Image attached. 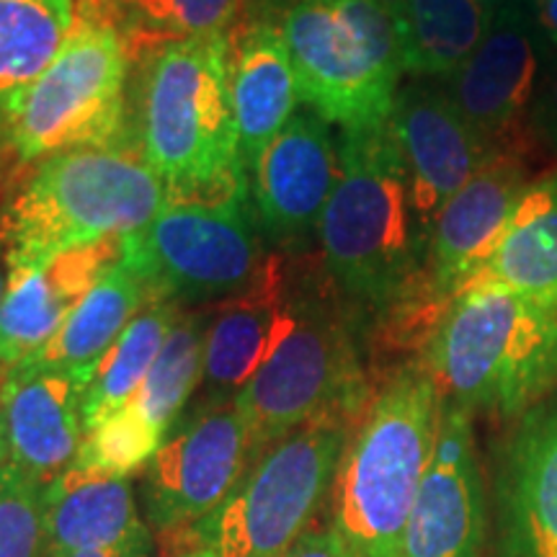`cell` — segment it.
<instances>
[{
    "mask_svg": "<svg viewBox=\"0 0 557 557\" xmlns=\"http://www.w3.org/2000/svg\"><path fill=\"white\" fill-rule=\"evenodd\" d=\"M485 485L470 410L444 400L431 457L395 557H480Z\"/></svg>",
    "mask_w": 557,
    "mask_h": 557,
    "instance_id": "15",
    "label": "cell"
},
{
    "mask_svg": "<svg viewBox=\"0 0 557 557\" xmlns=\"http://www.w3.org/2000/svg\"><path fill=\"white\" fill-rule=\"evenodd\" d=\"M496 11L478 0H406L398 24L403 73L444 83L468 62L491 29Z\"/></svg>",
    "mask_w": 557,
    "mask_h": 557,
    "instance_id": "26",
    "label": "cell"
},
{
    "mask_svg": "<svg viewBox=\"0 0 557 557\" xmlns=\"http://www.w3.org/2000/svg\"><path fill=\"white\" fill-rule=\"evenodd\" d=\"M148 299V287L120 261L67 312L50 344L18 367L60 369L90 382L103 354L116 344Z\"/></svg>",
    "mask_w": 557,
    "mask_h": 557,
    "instance_id": "23",
    "label": "cell"
},
{
    "mask_svg": "<svg viewBox=\"0 0 557 557\" xmlns=\"http://www.w3.org/2000/svg\"><path fill=\"white\" fill-rule=\"evenodd\" d=\"M444 398L421 361L367 403L333 480V529L354 557H395L434 457Z\"/></svg>",
    "mask_w": 557,
    "mask_h": 557,
    "instance_id": "5",
    "label": "cell"
},
{
    "mask_svg": "<svg viewBox=\"0 0 557 557\" xmlns=\"http://www.w3.org/2000/svg\"><path fill=\"white\" fill-rule=\"evenodd\" d=\"M109 3H120V0H109Z\"/></svg>",
    "mask_w": 557,
    "mask_h": 557,
    "instance_id": "42",
    "label": "cell"
},
{
    "mask_svg": "<svg viewBox=\"0 0 557 557\" xmlns=\"http://www.w3.org/2000/svg\"><path fill=\"white\" fill-rule=\"evenodd\" d=\"M184 310L186 308L171 302V299L150 297L148 305L137 312L135 320L116 338V344L103 354L94 377L88 382L86 395H83V429H86V434L135 398Z\"/></svg>",
    "mask_w": 557,
    "mask_h": 557,
    "instance_id": "27",
    "label": "cell"
},
{
    "mask_svg": "<svg viewBox=\"0 0 557 557\" xmlns=\"http://www.w3.org/2000/svg\"><path fill=\"white\" fill-rule=\"evenodd\" d=\"M269 256L248 181L218 194L171 197L148 225L122 238L124 267L150 297L181 308L238 295Z\"/></svg>",
    "mask_w": 557,
    "mask_h": 557,
    "instance_id": "9",
    "label": "cell"
},
{
    "mask_svg": "<svg viewBox=\"0 0 557 557\" xmlns=\"http://www.w3.org/2000/svg\"><path fill=\"white\" fill-rule=\"evenodd\" d=\"M297 256L271 250L261 274L246 289L209 305L205 374L194 406L233 403L267 361L287 325Z\"/></svg>",
    "mask_w": 557,
    "mask_h": 557,
    "instance_id": "17",
    "label": "cell"
},
{
    "mask_svg": "<svg viewBox=\"0 0 557 557\" xmlns=\"http://www.w3.org/2000/svg\"><path fill=\"white\" fill-rule=\"evenodd\" d=\"M338 158L336 189L320 220V259L359 315L382 320L421 278L429 230L418 220L389 122L341 132Z\"/></svg>",
    "mask_w": 557,
    "mask_h": 557,
    "instance_id": "1",
    "label": "cell"
},
{
    "mask_svg": "<svg viewBox=\"0 0 557 557\" xmlns=\"http://www.w3.org/2000/svg\"><path fill=\"white\" fill-rule=\"evenodd\" d=\"M129 67L114 3L78 0L73 32L26 96L9 150L37 165L67 150L129 145Z\"/></svg>",
    "mask_w": 557,
    "mask_h": 557,
    "instance_id": "7",
    "label": "cell"
},
{
    "mask_svg": "<svg viewBox=\"0 0 557 557\" xmlns=\"http://www.w3.org/2000/svg\"><path fill=\"white\" fill-rule=\"evenodd\" d=\"M45 483L9 462L0 472V557H41Z\"/></svg>",
    "mask_w": 557,
    "mask_h": 557,
    "instance_id": "31",
    "label": "cell"
},
{
    "mask_svg": "<svg viewBox=\"0 0 557 557\" xmlns=\"http://www.w3.org/2000/svg\"><path fill=\"white\" fill-rule=\"evenodd\" d=\"M444 400L511 421L557 389V302L500 287L451 299L421 348Z\"/></svg>",
    "mask_w": 557,
    "mask_h": 557,
    "instance_id": "4",
    "label": "cell"
},
{
    "mask_svg": "<svg viewBox=\"0 0 557 557\" xmlns=\"http://www.w3.org/2000/svg\"><path fill=\"white\" fill-rule=\"evenodd\" d=\"M152 547H156V542H150V545H135V547L90 549V553H81L73 557H152Z\"/></svg>",
    "mask_w": 557,
    "mask_h": 557,
    "instance_id": "36",
    "label": "cell"
},
{
    "mask_svg": "<svg viewBox=\"0 0 557 557\" xmlns=\"http://www.w3.org/2000/svg\"><path fill=\"white\" fill-rule=\"evenodd\" d=\"M284 41L299 99L344 129L389 122L403 81L395 16L377 0H297L284 13Z\"/></svg>",
    "mask_w": 557,
    "mask_h": 557,
    "instance_id": "8",
    "label": "cell"
},
{
    "mask_svg": "<svg viewBox=\"0 0 557 557\" xmlns=\"http://www.w3.org/2000/svg\"><path fill=\"white\" fill-rule=\"evenodd\" d=\"M160 444L163 436L135 408L124 406L83 436L73 465L129 478L132 472L148 468Z\"/></svg>",
    "mask_w": 557,
    "mask_h": 557,
    "instance_id": "30",
    "label": "cell"
},
{
    "mask_svg": "<svg viewBox=\"0 0 557 557\" xmlns=\"http://www.w3.org/2000/svg\"><path fill=\"white\" fill-rule=\"evenodd\" d=\"M129 137L171 197L246 184L230 90V32L160 47L143 58Z\"/></svg>",
    "mask_w": 557,
    "mask_h": 557,
    "instance_id": "2",
    "label": "cell"
},
{
    "mask_svg": "<svg viewBox=\"0 0 557 557\" xmlns=\"http://www.w3.org/2000/svg\"><path fill=\"white\" fill-rule=\"evenodd\" d=\"M478 3H483V5H485V9H491V11H498V9H500V5H504V3H506V0H478Z\"/></svg>",
    "mask_w": 557,
    "mask_h": 557,
    "instance_id": "41",
    "label": "cell"
},
{
    "mask_svg": "<svg viewBox=\"0 0 557 557\" xmlns=\"http://www.w3.org/2000/svg\"><path fill=\"white\" fill-rule=\"evenodd\" d=\"M547 47L532 11L506 0L491 29L451 78L442 83L468 122L500 152L527 158L529 111L545 67Z\"/></svg>",
    "mask_w": 557,
    "mask_h": 557,
    "instance_id": "12",
    "label": "cell"
},
{
    "mask_svg": "<svg viewBox=\"0 0 557 557\" xmlns=\"http://www.w3.org/2000/svg\"><path fill=\"white\" fill-rule=\"evenodd\" d=\"M529 139L557 158V50H547L545 67L529 111Z\"/></svg>",
    "mask_w": 557,
    "mask_h": 557,
    "instance_id": "32",
    "label": "cell"
},
{
    "mask_svg": "<svg viewBox=\"0 0 557 557\" xmlns=\"http://www.w3.org/2000/svg\"><path fill=\"white\" fill-rule=\"evenodd\" d=\"M129 478L70 465L41 493V557L150 545Z\"/></svg>",
    "mask_w": 557,
    "mask_h": 557,
    "instance_id": "21",
    "label": "cell"
},
{
    "mask_svg": "<svg viewBox=\"0 0 557 557\" xmlns=\"http://www.w3.org/2000/svg\"><path fill=\"white\" fill-rule=\"evenodd\" d=\"M246 0H120L116 24L127 39L132 60L160 47L207 34H227L243 21Z\"/></svg>",
    "mask_w": 557,
    "mask_h": 557,
    "instance_id": "29",
    "label": "cell"
},
{
    "mask_svg": "<svg viewBox=\"0 0 557 557\" xmlns=\"http://www.w3.org/2000/svg\"><path fill=\"white\" fill-rule=\"evenodd\" d=\"M9 465V442H5V426H3V413H0V472Z\"/></svg>",
    "mask_w": 557,
    "mask_h": 557,
    "instance_id": "37",
    "label": "cell"
},
{
    "mask_svg": "<svg viewBox=\"0 0 557 557\" xmlns=\"http://www.w3.org/2000/svg\"><path fill=\"white\" fill-rule=\"evenodd\" d=\"M171 189L132 145L45 158L0 209L3 267H50L75 248L148 225Z\"/></svg>",
    "mask_w": 557,
    "mask_h": 557,
    "instance_id": "6",
    "label": "cell"
},
{
    "mask_svg": "<svg viewBox=\"0 0 557 557\" xmlns=\"http://www.w3.org/2000/svg\"><path fill=\"white\" fill-rule=\"evenodd\" d=\"M230 90L246 171L269 143L295 120L299 86L282 26L267 18H243L230 32Z\"/></svg>",
    "mask_w": 557,
    "mask_h": 557,
    "instance_id": "22",
    "label": "cell"
},
{
    "mask_svg": "<svg viewBox=\"0 0 557 557\" xmlns=\"http://www.w3.org/2000/svg\"><path fill=\"white\" fill-rule=\"evenodd\" d=\"M504 557H557V393L519 418L498 478Z\"/></svg>",
    "mask_w": 557,
    "mask_h": 557,
    "instance_id": "20",
    "label": "cell"
},
{
    "mask_svg": "<svg viewBox=\"0 0 557 557\" xmlns=\"http://www.w3.org/2000/svg\"><path fill=\"white\" fill-rule=\"evenodd\" d=\"M338 169V139L331 124L310 109L297 111L248 171L250 201L271 250L308 253L336 189Z\"/></svg>",
    "mask_w": 557,
    "mask_h": 557,
    "instance_id": "14",
    "label": "cell"
},
{
    "mask_svg": "<svg viewBox=\"0 0 557 557\" xmlns=\"http://www.w3.org/2000/svg\"><path fill=\"white\" fill-rule=\"evenodd\" d=\"M173 557H220V555L214 553V549H209V547L194 545L191 549H184V553H178V555H173Z\"/></svg>",
    "mask_w": 557,
    "mask_h": 557,
    "instance_id": "38",
    "label": "cell"
},
{
    "mask_svg": "<svg viewBox=\"0 0 557 557\" xmlns=\"http://www.w3.org/2000/svg\"><path fill=\"white\" fill-rule=\"evenodd\" d=\"M284 557H354L333 527L308 529Z\"/></svg>",
    "mask_w": 557,
    "mask_h": 557,
    "instance_id": "33",
    "label": "cell"
},
{
    "mask_svg": "<svg viewBox=\"0 0 557 557\" xmlns=\"http://www.w3.org/2000/svg\"><path fill=\"white\" fill-rule=\"evenodd\" d=\"M377 3L385 5V9H387L389 13H393V16H398L403 5H406V0H377Z\"/></svg>",
    "mask_w": 557,
    "mask_h": 557,
    "instance_id": "39",
    "label": "cell"
},
{
    "mask_svg": "<svg viewBox=\"0 0 557 557\" xmlns=\"http://www.w3.org/2000/svg\"><path fill=\"white\" fill-rule=\"evenodd\" d=\"M357 318L323 259L312 250L299 253L287 325L233 400L248 429L250 462L320 416L361 413L367 387L354 338Z\"/></svg>",
    "mask_w": 557,
    "mask_h": 557,
    "instance_id": "3",
    "label": "cell"
},
{
    "mask_svg": "<svg viewBox=\"0 0 557 557\" xmlns=\"http://www.w3.org/2000/svg\"><path fill=\"white\" fill-rule=\"evenodd\" d=\"M248 468V429L233 403L186 408L145 468L143 517L158 532L194 529L225 504Z\"/></svg>",
    "mask_w": 557,
    "mask_h": 557,
    "instance_id": "11",
    "label": "cell"
},
{
    "mask_svg": "<svg viewBox=\"0 0 557 557\" xmlns=\"http://www.w3.org/2000/svg\"><path fill=\"white\" fill-rule=\"evenodd\" d=\"M297 0H246V13L243 18H267V21H282Z\"/></svg>",
    "mask_w": 557,
    "mask_h": 557,
    "instance_id": "35",
    "label": "cell"
},
{
    "mask_svg": "<svg viewBox=\"0 0 557 557\" xmlns=\"http://www.w3.org/2000/svg\"><path fill=\"white\" fill-rule=\"evenodd\" d=\"M207 325L209 305L207 308H186L181 312L143 387L127 403L163 438L186 413L194 393L201 387Z\"/></svg>",
    "mask_w": 557,
    "mask_h": 557,
    "instance_id": "28",
    "label": "cell"
},
{
    "mask_svg": "<svg viewBox=\"0 0 557 557\" xmlns=\"http://www.w3.org/2000/svg\"><path fill=\"white\" fill-rule=\"evenodd\" d=\"M470 287H500L557 302V169L529 181L504 238Z\"/></svg>",
    "mask_w": 557,
    "mask_h": 557,
    "instance_id": "24",
    "label": "cell"
},
{
    "mask_svg": "<svg viewBox=\"0 0 557 557\" xmlns=\"http://www.w3.org/2000/svg\"><path fill=\"white\" fill-rule=\"evenodd\" d=\"M532 16L547 50H557V0H532Z\"/></svg>",
    "mask_w": 557,
    "mask_h": 557,
    "instance_id": "34",
    "label": "cell"
},
{
    "mask_svg": "<svg viewBox=\"0 0 557 557\" xmlns=\"http://www.w3.org/2000/svg\"><path fill=\"white\" fill-rule=\"evenodd\" d=\"M88 380L60 369L13 367L0 374L9 462L39 483L73 465L83 436V395Z\"/></svg>",
    "mask_w": 557,
    "mask_h": 557,
    "instance_id": "19",
    "label": "cell"
},
{
    "mask_svg": "<svg viewBox=\"0 0 557 557\" xmlns=\"http://www.w3.org/2000/svg\"><path fill=\"white\" fill-rule=\"evenodd\" d=\"M3 287H5V267H3V250H0V302H3Z\"/></svg>",
    "mask_w": 557,
    "mask_h": 557,
    "instance_id": "40",
    "label": "cell"
},
{
    "mask_svg": "<svg viewBox=\"0 0 557 557\" xmlns=\"http://www.w3.org/2000/svg\"><path fill=\"white\" fill-rule=\"evenodd\" d=\"M78 0H0V148L34 83L65 45Z\"/></svg>",
    "mask_w": 557,
    "mask_h": 557,
    "instance_id": "25",
    "label": "cell"
},
{
    "mask_svg": "<svg viewBox=\"0 0 557 557\" xmlns=\"http://www.w3.org/2000/svg\"><path fill=\"white\" fill-rule=\"evenodd\" d=\"M122 238L75 248L54 259L50 267H5L0 302V374L50 344L67 312L111 267L122 261Z\"/></svg>",
    "mask_w": 557,
    "mask_h": 557,
    "instance_id": "18",
    "label": "cell"
},
{
    "mask_svg": "<svg viewBox=\"0 0 557 557\" xmlns=\"http://www.w3.org/2000/svg\"><path fill=\"white\" fill-rule=\"evenodd\" d=\"M389 127L406 160L418 220L429 233L442 207L500 156L436 81L400 86Z\"/></svg>",
    "mask_w": 557,
    "mask_h": 557,
    "instance_id": "16",
    "label": "cell"
},
{
    "mask_svg": "<svg viewBox=\"0 0 557 557\" xmlns=\"http://www.w3.org/2000/svg\"><path fill=\"white\" fill-rule=\"evenodd\" d=\"M527 158L500 152L436 214L426 261L410 299L436 320L475 282L529 184Z\"/></svg>",
    "mask_w": 557,
    "mask_h": 557,
    "instance_id": "13",
    "label": "cell"
},
{
    "mask_svg": "<svg viewBox=\"0 0 557 557\" xmlns=\"http://www.w3.org/2000/svg\"><path fill=\"white\" fill-rule=\"evenodd\" d=\"M359 416H320L261 451L225 504L189 529L197 545L220 557L287 555L333 491Z\"/></svg>",
    "mask_w": 557,
    "mask_h": 557,
    "instance_id": "10",
    "label": "cell"
}]
</instances>
